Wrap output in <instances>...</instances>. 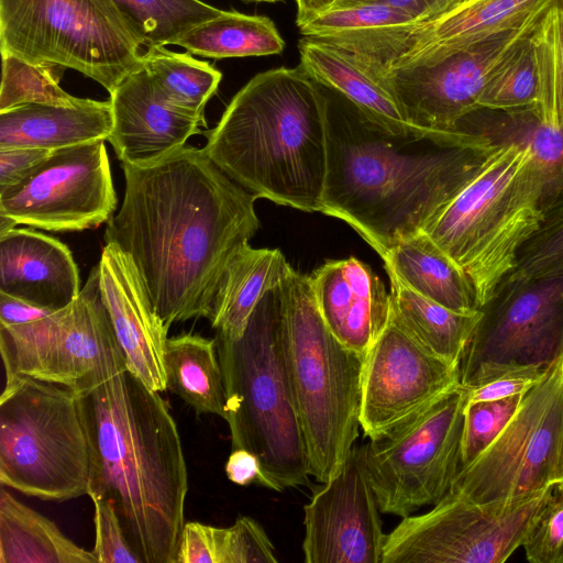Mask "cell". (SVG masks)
<instances>
[{
    "label": "cell",
    "mask_w": 563,
    "mask_h": 563,
    "mask_svg": "<svg viewBox=\"0 0 563 563\" xmlns=\"http://www.w3.org/2000/svg\"><path fill=\"white\" fill-rule=\"evenodd\" d=\"M410 14L417 22L428 20L450 7L452 0H375Z\"/></svg>",
    "instance_id": "48"
},
{
    "label": "cell",
    "mask_w": 563,
    "mask_h": 563,
    "mask_svg": "<svg viewBox=\"0 0 563 563\" xmlns=\"http://www.w3.org/2000/svg\"><path fill=\"white\" fill-rule=\"evenodd\" d=\"M537 100V69L528 38L519 52L487 84L479 97L478 107L481 110L500 112L533 110Z\"/></svg>",
    "instance_id": "38"
},
{
    "label": "cell",
    "mask_w": 563,
    "mask_h": 563,
    "mask_svg": "<svg viewBox=\"0 0 563 563\" xmlns=\"http://www.w3.org/2000/svg\"><path fill=\"white\" fill-rule=\"evenodd\" d=\"M16 222L9 217L0 214V235L14 229Z\"/></svg>",
    "instance_id": "50"
},
{
    "label": "cell",
    "mask_w": 563,
    "mask_h": 563,
    "mask_svg": "<svg viewBox=\"0 0 563 563\" xmlns=\"http://www.w3.org/2000/svg\"><path fill=\"white\" fill-rule=\"evenodd\" d=\"M512 284H521L563 271V202L545 216L539 232L522 249Z\"/></svg>",
    "instance_id": "42"
},
{
    "label": "cell",
    "mask_w": 563,
    "mask_h": 563,
    "mask_svg": "<svg viewBox=\"0 0 563 563\" xmlns=\"http://www.w3.org/2000/svg\"><path fill=\"white\" fill-rule=\"evenodd\" d=\"M118 199L104 140L52 151L18 184L0 189V214L46 231L108 222Z\"/></svg>",
    "instance_id": "16"
},
{
    "label": "cell",
    "mask_w": 563,
    "mask_h": 563,
    "mask_svg": "<svg viewBox=\"0 0 563 563\" xmlns=\"http://www.w3.org/2000/svg\"><path fill=\"white\" fill-rule=\"evenodd\" d=\"M343 100L336 108L328 97L321 212L345 221L384 258L424 231L492 145L484 150L390 134Z\"/></svg>",
    "instance_id": "2"
},
{
    "label": "cell",
    "mask_w": 563,
    "mask_h": 563,
    "mask_svg": "<svg viewBox=\"0 0 563 563\" xmlns=\"http://www.w3.org/2000/svg\"><path fill=\"white\" fill-rule=\"evenodd\" d=\"M503 113L493 125L495 132L476 133L498 135L488 139L492 143L512 142L528 148L545 177L548 189L563 186V129L544 124L531 110Z\"/></svg>",
    "instance_id": "36"
},
{
    "label": "cell",
    "mask_w": 563,
    "mask_h": 563,
    "mask_svg": "<svg viewBox=\"0 0 563 563\" xmlns=\"http://www.w3.org/2000/svg\"><path fill=\"white\" fill-rule=\"evenodd\" d=\"M174 45L194 55L219 59L280 54L285 41L267 16L223 11L190 29Z\"/></svg>",
    "instance_id": "31"
},
{
    "label": "cell",
    "mask_w": 563,
    "mask_h": 563,
    "mask_svg": "<svg viewBox=\"0 0 563 563\" xmlns=\"http://www.w3.org/2000/svg\"><path fill=\"white\" fill-rule=\"evenodd\" d=\"M548 369L528 366L498 372L467 388V401L495 400L525 395L543 378Z\"/></svg>",
    "instance_id": "44"
},
{
    "label": "cell",
    "mask_w": 563,
    "mask_h": 563,
    "mask_svg": "<svg viewBox=\"0 0 563 563\" xmlns=\"http://www.w3.org/2000/svg\"><path fill=\"white\" fill-rule=\"evenodd\" d=\"M417 22L407 12L378 2L323 12L299 25L303 36L352 33Z\"/></svg>",
    "instance_id": "40"
},
{
    "label": "cell",
    "mask_w": 563,
    "mask_h": 563,
    "mask_svg": "<svg viewBox=\"0 0 563 563\" xmlns=\"http://www.w3.org/2000/svg\"><path fill=\"white\" fill-rule=\"evenodd\" d=\"M93 504L95 544L91 550L97 563H144L129 541L112 500L90 494Z\"/></svg>",
    "instance_id": "43"
},
{
    "label": "cell",
    "mask_w": 563,
    "mask_h": 563,
    "mask_svg": "<svg viewBox=\"0 0 563 563\" xmlns=\"http://www.w3.org/2000/svg\"><path fill=\"white\" fill-rule=\"evenodd\" d=\"M297 4L296 24L306 23L312 18L331 10L346 9L375 0H295Z\"/></svg>",
    "instance_id": "49"
},
{
    "label": "cell",
    "mask_w": 563,
    "mask_h": 563,
    "mask_svg": "<svg viewBox=\"0 0 563 563\" xmlns=\"http://www.w3.org/2000/svg\"><path fill=\"white\" fill-rule=\"evenodd\" d=\"M328 96L299 65L255 75L232 98L202 148L257 198L322 209Z\"/></svg>",
    "instance_id": "4"
},
{
    "label": "cell",
    "mask_w": 563,
    "mask_h": 563,
    "mask_svg": "<svg viewBox=\"0 0 563 563\" xmlns=\"http://www.w3.org/2000/svg\"><path fill=\"white\" fill-rule=\"evenodd\" d=\"M542 14L435 64L372 74L388 87L412 125L454 131L461 119L481 110L487 84L519 52Z\"/></svg>",
    "instance_id": "17"
},
{
    "label": "cell",
    "mask_w": 563,
    "mask_h": 563,
    "mask_svg": "<svg viewBox=\"0 0 563 563\" xmlns=\"http://www.w3.org/2000/svg\"><path fill=\"white\" fill-rule=\"evenodd\" d=\"M51 153L40 147H0V189L21 181Z\"/></svg>",
    "instance_id": "45"
},
{
    "label": "cell",
    "mask_w": 563,
    "mask_h": 563,
    "mask_svg": "<svg viewBox=\"0 0 563 563\" xmlns=\"http://www.w3.org/2000/svg\"><path fill=\"white\" fill-rule=\"evenodd\" d=\"M300 66L319 85L345 98L379 129L400 136H433L457 146L475 145L463 131H428L412 125L388 87L349 55L303 36L299 43Z\"/></svg>",
    "instance_id": "23"
},
{
    "label": "cell",
    "mask_w": 563,
    "mask_h": 563,
    "mask_svg": "<svg viewBox=\"0 0 563 563\" xmlns=\"http://www.w3.org/2000/svg\"><path fill=\"white\" fill-rule=\"evenodd\" d=\"M111 102L88 99L79 106L27 103L0 112V147L51 151L97 140L108 141Z\"/></svg>",
    "instance_id": "25"
},
{
    "label": "cell",
    "mask_w": 563,
    "mask_h": 563,
    "mask_svg": "<svg viewBox=\"0 0 563 563\" xmlns=\"http://www.w3.org/2000/svg\"><path fill=\"white\" fill-rule=\"evenodd\" d=\"M0 44L1 53L79 71L109 93L143 56L112 0H0Z\"/></svg>",
    "instance_id": "9"
},
{
    "label": "cell",
    "mask_w": 563,
    "mask_h": 563,
    "mask_svg": "<svg viewBox=\"0 0 563 563\" xmlns=\"http://www.w3.org/2000/svg\"><path fill=\"white\" fill-rule=\"evenodd\" d=\"M112 131L108 141L123 164H153L186 145L205 122L169 106L143 64L110 93Z\"/></svg>",
    "instance_id": "21"
},
{
    "label": "cell",
    "mask_w": 563,
    "mask_h": 563,
    "mask_svg": "<svg viewBox=\"0 0 563 563\" xmlns=\"http://www.w3.org/2000/svg\"><path fill=\"white\" fill-rule=\"evenodd\" d=\"M5 379L27 376L80 395L126 368L107 307L99 265L68 306L30 323L0 324Z\"/></svg>",
    "instance_id": "10"
},
{
    "label": "cell",
    "mask_w": 563,
    "mask_h": 563,
    "mask_svg": "<svg viewBox=\"0 0 563 563\" xmlns=\"http://www.w3.org/2000/svg\"><path fill=\"white\" fill-rule=\"evenodd\" d=\"M53 312L55 311L0 291V324H25Z\"/></svg>",
    "instance_id": "46"
},
{
    "label": "cell",
    "mask_w": 563,
    "mask_h": 563,
    "mask_svg": "<svg viewBox=\"0 0 563 563\" xmlns=\"http://www.w3.org/2000/svg\"><path fill=\"white\" fill-rule=\"evenodd\" d=\"M249 1H257V2H276L279 0H249Z\"/></svg>",
    "instance_id": "51"
},
{
    "label": "cell",
    "mask_w": 563,
    "mask_h": 563,
    "mask_svg": "<svg viewBox=\"0 0 563 563\" xmlns=\"http://www.w3.org/2000/svg\"><path fill=\"white\" fill-rule=\"evenodd\" d=\"M452 1H453V3H454V2H457V1H461V0H452Z\"/></svg>",
    "instance_id": "52"
},
{
    "label": "cell",
    "mask_w": 563,
    "mask_h": 563,
    "mask_svg": "<svg viewBox=\"0 0 563 563\" xmlns=\"http://www.w3.org/2000/svg\"><path fill=\"white\" fill-rule=\"evenodd\" d=\"M306 563H383L386 536L363 445L303 507Z\"/></svg>",
    "instance_id": "19"
},
{
    "label": "cell",
    "mask_w": 563,
    "mask_h": 563,
    "mask_svg": "<svg viewBox=\"0 0 563 563\" xmlns=\"http://www.w3.org/2000/svg\"><path fill=\"white\" fill-rule=\"evenodd\" d=\"M309 278L325 324L365 358L391 314V296L384 283L369 265L353 256L327 261Z\"/></svg>",
    "instance_id": "22"
},
{
    "label": "cell",
    "mask_w": 563,
    "mask_h": 563,
    "mask_svg": "<svg viewBox=\"0 0 563 563\" xmlns=\"http://www.w3.org/2000/svg\"><path fill=\"white\" fill-rule=\"evenodd\" d=\"M515 285L482 308L459 365L467 388L508 368L548 369L563 354V271Z\"/></svg>",
    "instance_id": "15"
},
{
    "label": "cell",
    "mask_w": 563,
    "mask_h": 563,
    "mask_svg": "<svg viewBox=\"0 0 563 563\" xmlns=\"http://www.w3.org/2000/svg\"><path fill=\"white\" fill-rule=\"evenodd\" d=\"M224 470L227 477L236 485L247 486L254 483L260 485L262 477L260 461L247 450H232Z\"/></svg>",
    "instance_id": "47"
},
{
    "label": "cell",
    "mask_w": 563,
    "mask_h": 563,
    "mask_svg": "<svg viewBox=\"0 0 563 563\" xmlns=\"http://www.w3.org/2000/svg\"><path fill=\"white\" fill-rule=\"evenodd\" d=\"M538 78L531 110L547 125L563 129V2L550 7L529 37Z\"/></svg>",
    "instance_id": "35"
},
{
    "label": "cell",
    "mask_w": 563,
    "mask_h": 563,
    "mask_svg": "<svg viewBox=\"0 0 563 563\" xmlns=\"http://www.w3.org/2000/svg\"><path fill=\"white\" fill-rule=\"evenodd\" d=\"M292 271L279 250L243 244L227 265L212 300L208 319L217 334L242 336L262 297Z\"/></svg>",
    "instance_id": "26"
},
{
    "label": "cell",
    "mask_w": 563,
    "mask_h": 563,
    "mask_svg": "<svg viewBox=\"0 0 563 563\" xmlns=\"http://www.w3.org/2000/svg\"><path fill=\"white\" fill-rule=\"evenodd\" d=\"M549 487L486 503L448 493L386 536L383 563H503L521 547Z\"/></svg>",
    "instance_id": "13"
},
{
    "label": "cell",
    "mask_w": 563,
    "mask_h": 563,
    "mask_svg": "<svg viewBox=\"0 0 563 563\" xmlns=\"http://www.w3.org/2000/svg\"><path fill=\"white\" fill-rule=\"evenodd\" d=\"M142 64L159 96L172 107L206 123L205 106L214 95L222 74L207 62L164 46L147 47Z\"/></svg>",
    "instance_id": "33"
},
{
    "label": "cell",
    "mask_w": 563,
    "mask_h": 563,
    "mask_svg": "<svg viewBox=\"0 0 563 563\" xmlns=\"http://www.w3.org/2000/svg\"><path fill=\"white\" fill-rule=\"evenodd\" d=\"M91 451L79 395L27 376L5 379L0 397V484L65 501L87 495Z\"/></svg>",
    "instance_id": "8"
},
{
    "label": "cell",
    "mask_w": 563,
    "mask_h": 563,
    "mask_svg": "<svg viewBox=\"0 0 563 563\" xmlns=\"http://www.w3.org/2000/svg\"><path fill=\"white\" fill-rule=\"evenodd\" d=\"M0 563H97L48 518L19 501L1 485Z\"/></svg>",
    "instance_id": "28"
},
{
    "label": "cell",
    "mask_w": 563,
    "mask_h": 563,
    "mask_svg": "<svg viewBox=\"0 0 563 563\" xmlns=\"http://www.w3.org/2000/svg\"><path fill=\"white\" fill-rule=\"evenodd\" d=\"M283 286L285 368L310 475L324 484L343 467L358 437L364 357L325 324L308 275L294 269Z\"/></svg>",
    "instance_id": "7"
},
{
    "label": "cell",
    "mask_w": 563,
    "mask_h": 563,
    "mask_svg": "<svg viewBox=\"0 0 563 563\" xmlns=\"http://www.w3.org/2000/svg\"><path fill=\"white\" fill-rule=\"evenodd\" d=\"M122 168L124 198L107 222L106 242L133 262L168 327L209 318L227 265L260 229L257 197L194 146Z\"/></svg>",
    "instance_id": "1"
},
{
    "label": "cell",
    "mask_w": 563,
    "mask_h": 563,
    "mask_svg": "<svg viewBox=\"0 0 563 563\" xmlns=\"http://www.w3.org/2000/svg\"><path fill=\"white\" fill-rule=\"evenodd\" d=\"M390 282L391 316L420 344L435 355L460 365L464 350L482 317L451 310L416 292L395 273Z\"/></svg>",
    "instance_id": "29"
},
{
    "label": "cell",
    "mask_w": 563,
    "mask_h": 563,
    "mask_svg": "<svg viewBox=\"0 0 563 563\" xmlns=\"http://www.w3.org/2000/svg\"><path fill=\"white\" fill-rule=\"evenodd\" d=\"M99 265L100 292L126 368L155 391H165L164 352L169 327L156 312L137 269L115 244L107 243Z\"/></svg>",
    "instance_id": "20"
},
{
    "label": "cell",
    "mask_w": 563,
    "mask_h": 563,
    "mask_svg": "<svg viewBox=\"0 0 563 563\" xmlns=\"http://www.w3.org/2000/svg\"><path fill=\"white\" fill-rule=\"evenodd\" d=\"M467 397L459 384L363 444L380 512L405 518L448 495L461 467Z\"/></svg>",
    "instance_id": "11"
},
{
    "label": "cell",
    "mask_w": 563,
    "mask_h": 563,
    "mask_svg": "<svg viewBox=\"0 0 563 563\" xmlns=\"http://www.w3.org/2000/svg\"><path fill=\"white\" fill-rule=\"evenodd\" d=\"M166 390L196 413L225 417V388L216 339L181 333L167 339L164 352Z\"/></svg>",
    "instance_id": "30"
},
{
    "label": "cell",
    "mask_w": 563,
    "mask_h": 563,
    "mask_svg": "<svg viewBox=\"0 0 563 563\" xmlns=\"http://www.w3.org/2000/svg\"><path fill=\"white\" fill-rule=\"evenodd\" d=\"M383 261L385 269L421 296L462 313L481 310L464 271L426 232L399 242Z\"/></svg>",
    "instance_id": "27"
},
{
    "label": "cell",
    "mask_w": 563,
    "mask_h": 563,
    "mask_svg": "<svg viewBox=\"0 0 563 563\" xmlns=\"http://www.w3.org/2000/svg\"><path fill=\"white\" fill-rule=\"evenodd\" d=\"M81 290L70 250L57 239L29 229L0 235V291L57 311Z\"/></svg>",
    "instance_id": "24"
},
{
    "label": "cell",
    "mask_w": 563,
    "mask_h": 563,
    "mask_svg": "<svg viewBox=\"0 0 563 563\" xmlns=\"http://www.w3.org/2000/svg\"><path fill=\"white\" fill-rule=\"evenodd\" d=\"M563 482V354L528 390L506 428L450 492L473 501L526 496Z\"/></svg>",
    "instance_id": "12"
},
{
    "label": "cell",
    "mask_w": 563,
    "mask_h": 563,
    "mask_svg": "<svg viewBox=\"0 0 563 563\" xmlns=\"http://www.w3.org/2000/svg\"><path fill=\"white\" fill-rule=\"evenodd\" d=\"M143 45L173 44L190 29L214 19L223 10L200 0H112Z\"/></svg>",
    "instance_id": "34"
},
{
    "label": "cell",
    "mask_w": 563,
    "mask_h": 563,
    "mask_svg": "<svg viewBox=\"0 0 563 563\" xmlns=\"http://www.w3.org/2000/svg\"><path fill=\"white\" fill-rule=\"evenodd\" d=\"M459 384V365L430 352L390 314L364 358L360 416L364 435H379Z\"/></svg>",
    "instance_id": "18"
},
{
    "label": "cell",
    "mask_w": 563,
    "mask_h": 563,
    "mask_svg": "<svg viewBox=\"0 0 563 563\" xmlns=\"http://www.w3.org/2000/svg\"><path fill=\"white\" fill-rule=\"evenodd\" d=\"M2 54L0 112L27 103L79 106L88 98L69 95L59 86L64 67L35 64L10 53Z\"/></svg>",
    "instance_id": "37"
},
{
    "label": "cell",
    "mask_w": 563,
    "mask_h": 563,
    "mask_svg": "<svg viewBox=\"0 0 563 563\" xmlns=\"http://www.w3.org/2000/svg\"><path fill=\"white\" fill-rule=\"evenodd\" d=\"M523 395L467 401L461 443V467L475 461L501 433L516 413Z\"/></svg>",
    "instance_id": "39"
},
{
    "label": "cell",
    "mask_w": 563,
    "mask_h": 563,
    "mask_svg": "<svg viewBox=\"0 0 563 563\" xmlns=\"http://www.w3.org/2000/svg\"><path fill=\"white\" fill-rule=\"evenodd\" d=\"M562 0H461L420 22L316 37L371 73L435 64L523 25Z\"/></svg>",
    "instance_id": "14"
},
{
    "label": "cell",
    "mask_w": 563,
    "mask_h": 563,
    "mask_svg": "<svg viewBox=\"0 0 563 563\" xmlns=\"http://www.w3.org/2000/svg\"><path fill=\"white\" fill-rule=\"evenodd\" d=\"M79 405L91 451L87 495L112 500L144 563H176L188 473L168 404L125 368Z\"/></svg>",
    "instance_id": "3"
},
{
    "label": "cell",
    "mask_w": 563,
    "mask_h": 563,
    "mask_svg": "<svg viewBox=\"0 0 563 563\" xmlns=\"http://www.w3.org/2000/svg\"><path fill=\"white\" fill-rule=\"evenodd\" d=\"M521 547L531 563H563V482L549 487Z\"/></svg>",
    "instance_id": "41"
},
{
    "label": "cell",
    "mask_w": 563,
    "mask_h": 563,
    "mask_svg": "<svg viewBox=\"0 0 563 563\" xmlns=\"http://www.w3.org/2000/svg\"><path fill=\"white\" fill-rule=\"evenodd\" d=\"M275 548L253 518L239 517L227 528L185 523L176 563H276Z\"/></svg>",
    "instance_id": "32"
},
{
    "label": "cell",
    "mask_w": 563,
    "mask_h": 563,
    "mask_svg": "<svg viewBox=\"0 0 563 563\" xmlns=\"http://www.w3.org/2000/svg\"><path fill=\"white\" fill-rule=\"evenodd\" d=\"M548 184L528 148L493 143L478 167L424 229L466 274L481 309L517 268L541 229Z\"/></svg>",
    "instance_id": "5"
},
{
    "label": "cell",
    "mask_w": 563,
    "mask_h": 563,
    "mask_svg": "<svg viewBox=\"0 0 563 563\" xmlns=\"http://www.w3.org/2000/svg\"><path fill=\"white\" fill-rule=\"evenodd\" d=\"M284 280L253 310L239 339L216 334L231 445L260 461V485L283 492L309 483V460L282 350Z\"/></svg>",
    "instance_id": "6"
}]
</instances>
